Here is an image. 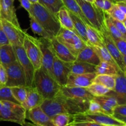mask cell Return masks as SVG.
I'll return each mask as SVG.
<instances>
[{"label":"cell","mask_w":126,"mask_h":126,"mask_svg":"<svg viewBox=\"0 0 126 126\" xmlns=\"http://www.w3.org/2000/svg\"><path fill=\"white\" fill-rule=\"evenodd\" d=\"M33 87L40 93L44 99L55 97L60 91L61 86L43 67L35 70Z\"/></svg>","instance_id":"cell-1"},{"label":"cell","mask_w":126,"mask_h":126,"mask_svg":"<svg viewBox=\"0 0 126 126\" xmlns=\"http://www.w3.org/2000/svg\"><path fill=\"white\" fill-rule=\"evenodd\" d=\"M28 14L33 16L51 36H56L61 28L57 16L39 3L32 4L30 12Z\"/></svg>","instance_id":"cell-2"},{"label":"cell","mask_w":126,"mask_h":126,"mask_svg":"<svg viewBox=\"0 0 126 126\" xmlns=\"http://www.w3.org/2000/svg\"><path fill=\"white\" fill-rule=\"evenodd\" d=\"M82 12L90 23V25L99 32H102L106 28L105 23V12L97 7L94 3L84 0H76Z\"/></svg>","instance_id":"cell-3"},{"label":"cell","mask_w":126,"mask_h":126,"mask_svg":"<svg viewBox=\"0 0 126 126\" xmlns=\"http://www.w3.org/2000/svg\"><path fill=\"white\" fill-rule=\"evenodd\" d=\"M0 121L12 122L22 126L25 122L27 111L18 103L8 101H1Z\"/></svg>","instance_id":"cell-4"},{"label":"cell","mask_w":126,"mask_h":126,"mask_svg":"<svg viewBox=\"0 0 126 126\" xmlns=\"http://www.w3.org/2000/svg\"><path fill=\"white\" fill-rule=\"evenodd\" d=\"M55 38L77 57L79 52L87 46L75 32L61 27Z\"/></svg>","instance_id":"cell-5"},{"label":"cell","mask_w":126,"mask_h":126,"mask_svg":"<svg viewBox=\"0 0 126 126\" xmlns=\"http://www.w3.org/2000/svg\"><path fill=\"white\" fill-rule=\"evenodd\" d=\"M23 47L35 70L40 68L42 66V54L39 39L26 33Z\"/></svg>","instance_id":"cell-6"},{"label":"cell","mask_w":126,"mask_h":126,"mask_svg":"<svg viewBox=\"0 0 126 126\" xmlns=\"http://www.w3.org/2000/svg\"><path fill=\"white\" fill-rule=\"evenodd\" d=\"M17 61L23 70L26 78L27 86H33V79L35 68L26 54L23 46H12Z\"/></svg>","instance_id":"cell-7"},{"label":"cell","mask_w":126,"mask_h":126,"mask_svg":"<svg viewBox=\"0 0 126 126\" xmlns=\"http://www.w3.org/2000/svg\"><path fill=\"white\" fill-rule=\"evenodd\" d=\"M74 123L83 121H91L102 124L106 126H124L125 124L114 118L113 116L102 113H82L74 115Z\"/></svg>","instance_id":"cell-8"},{"label":"cell","mask_w":126,"mask_h":126,"mask_svg":"<svg viewBox=\"0 0 126 126\" xmlns=\"http://www.w3.org/2000/svg\"><path fill=\"white\" fill-rule=\"evenodd\" d=\"M42 54V66L52 77V66L56 57L50 39L45 38H38Z\"/></svg>","instance_id":"cell-9"},{"label":"cell","mask_w":126,"mask_h":126,"mask_svg":"<svg viewBox=\"0 0 126 126\" xmlns=\"http://www.w3.org/2000/svg\"><path fill=\"white\" fill-rule=\"evenodd\" d=\"M1 26L12 46H23L26 33L20 27H18L7 20L1 18Z\"/></svg>","instance_id":"cell-10"},{"label":"cell","mask_w":126,"mask_h":126,"mask_svg":"<svg viewBox=\"0 0 126 126\" xmlns=\"http://www.w3.org/2000/svg\"><path fill=\"white\" fill-rule=\"evenodd\" d=\"M7 75L6 86L12 87L27 86L26 78L22 66L17 61L14 62L6 67Z\"/></svg>","instance_id":"cell-11"},{"label":"cell","mask_w":126,"mask_h":126,"mask_svg":"<svg viewBox=\"0 0 126 126\" xmlns=\"http://www.w3.org/2000/svg\"><path fill=\"white\" fill-rule=\"evenodd\" d=\"M101 33H102L104 45L105 46L110 54L116 62L121 71L126 73V69L125 65H124V60H123V55L118 49L113 38L107 31V27L103 32H101Z\"/></svg>","instance_id":"cell-12"},{"label":"cell","mask_w":126,"mask_h":126,"mask_svg":"<svg viewBox=\"0 0 126 126\" xmlns=\"http://www.w3.org/2000/svg\"><path fill=\"white\" fill-rule=\"evenodd\" d=\"M52 76L61 87L66 86L71 73L70 63L65 62L55 57L52 66Z\"/></svg>","instance_id":"cell-13"},{"label":"cell","mask_w":126,"mask_h":126,"mask_svg":"<svg viewBox=\"0 0 126 126\" xmlns=\"http://www.w3.org/2000/svg\"><path fill=\"white\" fill-rule=\"evenodd\" d=\"M107 95L114 97L118 102V105H126V74L119 71L116 78L114 89Z\"/></svg>","instance_id":"cell-14"},{"label":"cell","mask_w":126,"mask_h":126,"mask_svg":"<svg viewBox=\"0 0 126 126\" xmlns=\"http://www.w3.org/2000/svg\"><path fill=\"white\" fill-rule=\"evenodd\" d=\"M26 119H29L33 124L40 126H56L52 118L43 111L40 106L27 111Z\"/></svg>","instance_id":"cell-15"},{"label":"cell","mask_w":126,"mask_h":126,"mask_svg":"<svg viewBox=\"0 0 126 126\" xmlns=\"http://www.w3.org/2000/svg\"><path fill=\"white\" fill-rule=\"evenodd\" d=\"M96 76L97 74L95 73L81 74V75H76L71 73L69 75L67 83L65 86L69 87H75L87 88L93 83V81Z\"/></svg>","instance_id":"cell-16"},{"label":"cell","mask_w":126,"mask_h":126,"mask_svg":"<svg viewBox=\"0 0 126 126\" xmlns=\"http://www.w3.org/2000/svg\"><path fill=\"white\" fill-rule=\"evenodd\" d=\"M15 0H0V18L7 20L18 27L19 22L14 7Z\"/></svg>","instance_id":"cell-17"},{"label":"cell","mask_w":126,"mask_h":126,"mask_svg":"<svg viewBox=\"0 0 126 126\" xmlns=\"http://www.w3.org/2000/svg\"><path fill=\"white\" fill-rule=\"evenodd\" d=\"M59 93L67 98L87 101H91L94 97L90 94L87 88L84 87H69L62 86L60 88Z\"/></svg>","instance_id":"cell-18"},{"label":"cell","mask_w":126,"mask_h":126,"mask_svg":"<svg viewBox=\"0 0 126 126\" xmlns=\"http://www.w3.org/2000/svg\"><path fill=\"white\" fill-rule=\"evenodd\" d=\"M27 98L23 103H21V105L27 111L35 107L40 106L44 99L38 92V90L33 86H27Z\"/></svg>","instance_id":"cell-19"},{"label":"cell","mask_w":126,"mask_h":126,"mask_svg":"<svg viewBox=\"0 0 126 126\" xmlns=\"http://www.w3.org/2000/svg\"><path fill=\"white\" fill-rule=\"evenodd\" d=\"M55 55L60 60L67 63H72L76 60V57L71 54L66 46L57 40L55 37L50 39Z\"/></svg>","instance_id":"cell-20"},{"label":"cell","mask_w":126,"mask_h":126,"mask_svg":"<svg viewBox=\"0 0 126 126\" xmlns=\"http://www.w3.org/2000/svg\"><path fill=\"white\" fill-rule=\"evenodd\" d=\"M93 99L99 103L105 114L110 116L114 114V109L118 105V102L114 97L111 95H103L94 97Z\"/></svg>","instance_id":"cell-21"},{"label":"cell","mask_w":126,"mask_h":126,"mask_svg":"<svg viewBox=\"0 0 126 126\" xmlns=\"http://www.w3.org/2000/svg\"><path fill=\"white\" fill-rule=\"evenodd\" d=\"M76 60L88 63L95 66H97L100 63V60L94 49L92 46L89 45L79 52L76 57Z\"/></svg>","instance_id":"cell-22"},{"label":"cell","mask_w":126,"mask_h":126,"mask_svg":"<svg viewBox=\"0 0 126 126\" xmlns=\"http://www.w3.org/2000/svg\"><path fill=\"white\" fill-rule=\"evenodd\" d=\"M17 61L13 47L11 44L0 46V63L5 68Z\"/></svg>","instance_id":"cell-23"},{"label":"cell","mask_w":126,"mask_h":126,"mask_svg":"<svg viewBox=\"0 0 126 126\" xmlns=\"http://www.w3.org/2000/svg\"><path fill=\"white\" fill-rule=\"evenodd\" d=\"M70 16L73 21L74 28H75V33L82 39L86 44L88 45V39L87 37V29L86 25L83 20L78 16H76L72 12H70Z\"/></svg>","instance_id":"cell-24"},{"label":"cell","mask_w":126,"mask_h":126,"mask_svg":"<svg viewBox=\"0 0 126 126\" xmlns=\"http://www.w3.org/2000/svg\"><path fill=\"white\" fill-rule=\"evenodd\" d=\"M95 66L92 64L77 60L73 62L70 63L71 73L76 75L95 73Z\"/></svg>","instance_id":"cell-25"},{"label":"cell","mask_w":126,"mask_h":126,"mask_svg":"<svg viewBox=\"0 0 126 126\" xmlns=\"http://www.w3.org/2000/svg\"><path fill=\"white\" fill-rule=\"evenodd\" d=\"M86 29L89 46L102 47L104 45L100 32L89 25H86Z\"/></svg>","instance_id":"cell-26"},{"label":"cell","mask_w":126,"mask_h":126,"mask_svg":"<svg viewBox=\"0 0 126 126\" xmlns=\"http://www.w3.org/2000/svg\"><path fill=\"white\" fill-rule=\"evenodd\" d=\"M56 16L61 27L75 32L73 23L70 16L69 11L65 6L60 9V11L57 14Z\"/></svg>","instance_id":"cell-27"},{"label":"cell","mask_w":126,"mask_h":126,"mask_svg":"<svg viewBox=\"0 0 126 126\" xmlns=\"http://www.w3.org/2000/svg\"><path fill=\"white\" fill-rule=\"evenodd\" d=\"M64 6L68 10V11L72 12L76 16H78L81 18L84 23L87 25H89L90 23L86 17H85L84 14L81 10V7L79 4L76 1V0H62Z\"/></svg>","instance_id":"cell-28"},{"label":"cell","mask_w":126,"mask_h":126,"mask_svg":"<svg viewBox=\"0 0 126 126\" xmlns=\"http://www.w3.org/2000/svg\"><path fill=\"white\" fill-rule=\"evenodd\" d=\"M120 69L110 63L107 62H100L99 65L95 66V73L98 75H117Z\"/></svg>","instance_id":"cell-29"},{"label":"cell","mask_w":126,"mask_h":126,"mask_svg":"<svg viewBox=\"0 0 126 126\" xmlns=\"http://www.w3.org/2000/svg\"><path fill=\"white\" fill-rule=\"evenodd\" d=\"M116 78V75H98L95 77L93 83L100 84L113 91L115 87Z\"/></svg>","instance_id":"cell-30"},{"label":"cell","mask_w":126,"mask_h":126,"mask_svg":"<svg viewBox=\"0 0 126 126\" xmlns=\"http://www.w3.org/2000/svg\"><path fill=\"white\" fill-rule=\"evenodd\" d=\"M38 3L56 16L60 9L63 7L62 0H39Z\"/></svg>","instance_id":"cell-31"},{"label":"cell","mask_w":126,"mask_h":126,"mask_svg":"<svg viewBox=\"0 0 126 126\" xmlns=\"http://www.w3.org/2000/svg\"><path fill=\"white\" fill-rule=\"evenodd\" d=\"M92 47L94 49L95 52L96 54H97V55L99 57L100 62H107L110 63L114 65L116 67H118V65L116 63V62L114 61L113 58L112 57L111 54H110V52H108V49H107L105 46L103 45L102 47L92 46Z\"/></svg>","instance_id":"cell-32"},{"label":"cell","mask_w":126,"mask_h":126,"mask_svg":"<svg viewBox=\"0 0 126 126\" xmlns=\"http://www.w3.org/2000/svg\"><path fill=\"white\" fill-rule=\"evenodd\" d=\"M105 23L107 31L113 39H124L126 40L124 36L122 35L121 33L119 32V31L117 29L115 25L111 22L110 16L107 12H105Z\"/></svg>","instance_id":"cell-33"},{"label":"cell","mask_w":126,"mask_h":126,"mask_svg":"<svg viewBox=\"0 0 126 126\" xmlns=\"http://www.w3.org/2000/svg\"><path fill=\"white\" fill-rule=\"evenodd\" d=\"M54 124L56 126H68L74 123V115L61 113L52 118Z\"/></svg>","instance_id":"cell-34"},{"label":"cell","mask_w":126,"mask_h":126,"mask_svg":"<svg viewBox=\"0 0 126 126\" xmlns=\"http://www.w3.org/2000/svg\"><path fill=\"white\" fill-rule=\"evenodd\" d=\"M30 17V27L32 28V31L35 34H38L39 36H40L41 38H45V39H51L52 38H54V37L51 36L50 35H49L46 32V31L43 28L41 25L36 20L35 18L33 17L31 15H29Z\"/></svg>","instance_id":"cell-35"},{"label":"cell","mask_w":126,"mask_h":126,"mask_svg":"<svg viewBox=\"0 0 126 126\" xmlns=\"http://www.w3.org/2000/svg\"><path fill=\"white\" fill-rule=\"evenodd\" d=\"M87 89L90 94L94 97L107 95L111 91L103 85L96 83H92L87 87Z\"/></svg>","instance_id":"cell-36"},{"label":"cell","mask_w":126,"mask_h":126,"mask_svg":"<svg viewBox=\"0 0 126 126\" xmlns=\"http://www.w3.org/2000/svg\"><path fill=\"white\" fill-rule=\"evenodd\" d=\"M14 97L21 105L25 100L27 95V86H17L11 87Z\"/></svg>","instance_id":"cell-37"},{"label":"cell","mask_w":126,"mask_h":126,"mask_svg":"<svg viewBox=\"0 0 126 126\" xmlns=\"http://www.w3.org/2000/svg\"><path fill=\"white\" fill-rule=\"evenodd\" d=\"M0 101H8L20 104L14 97L11 87L6 86H0Z\"/></svg>","instance_id":"cell-38"},{"label":"cell","mask_w":126,"mask_h":126,"mask_svg":"<svg viewBox=\"0 0 126 126\" xmlns=\"http://www.w3.org/2000/svg\"><path fill=\"white\" fill-rule=\"evenodd\" d=\"M107 13L112 18L121 21V22H123L126 18V15L118 7L116 4H113L111 8L109 11H107Z\"/></svg>","instance_id":"cell-39"},{"label":"cell","mask_w":126,"mask_h":126,"mask_svg":"<svg viewBox=\"0 0 126 126\" xmlns=\"http://www.w3.org/2000/svg\"><path fill=\"white\" fill-rule=\"evenodd\" d=\"M94 4L102 9L105 12H107L109 11L113 6V3L110 0H94Z\"/></svg>","instance_id":"cell-40"},{"label":"cell","mask_w":126,"mask_h":126,"mask_svg":"<svg viewBox=\"0 0 126 126\" xmlns=\"http://www.w3.org/2000/svg\"><path fill=\"white\" fill-rule=\"evenodd\" d=\"M103 113V111L102 110V107L100 105L98 102H96L94 99L91 100L89 104L88 108L86 111V113L89 114H94V113Z\"/></svg>","instance_id":"cell-41"},{"label":"cell","mask_w":126,"mask_h":126,"mask_svg":"<svg viewBox=\"0 0 126 126\" xmlns=\"http://www.w3.org/2000/svg\"><path fill=\"white\" fill-rule=\"evenodd\" d=\"M110 17L111 20L113 22V24L115 25V27H116L117 29L119 31V32L121 33L122 35L124 36V39L126 40V29L123 22H121V21L118 20L116 19H114V18L111 17L110 16Z\"/></svg>","instance_id":"cell-42"},{"label":"cell","mask_w":126,"mask_h":126,"mask_svg":"<svg viewBox=\"0 0 126 126\" xmlns=\"http://www.w3.org/2000/svg\"><path fill=\"white\" fill-rule=\"evenodd\" d=\"M116 46L123 55L126 56V40L124 39H113Z\"/></svg>","instance_id":"cell-43"},{"label":"cell","mask_w":126,"mask_h":126,"mask_svg":"<svg viewBox=\"0 0 126 126\" xmlns=\"http://www.w3.org/2000/svg\"><path fill=\"white\" fill-rule=\"evenodd\" d=\"M7 81V75L6 69L0 63V86H6Z\"/></svg>","instance_id":"cell-44"},{"label":"cell","mask_w":126,"mask_h":126,"mask_svg":"<svg viewBox=\"0 0 126 126\" xmlns=\"http://www.w3.org/2000/svg\"><path fill=\"white\" fill-rule=\"evenodd\" d=\"M9 44L10 43L8 40V38H7V36L2 30V26H1L0 27V46Z\"/></svg>","instance_id":"cell-45"},{"label":"cell","mask_w":126,"mask_h":126,"mask_svg":"<svg viewBox=\"0 0 126 126\" xmlns=\"http://www.w3.org/2000/svg\"><path fill=\"white\" fill-rule=\"evenodd\" d=\"M114 114L126 116V105H118L114 109Z\"/></svg>","instance_id":"cell-46"},{"label":"cell","mask_w":126,"mask_h":126,"mask_svg":"<svg viewBox=\"0 0 126 126\" xmlns=\"http://www.w3.org/2000/svg\"><path fill=\"white\" fill-rule=\"evenodd\" d=\"M71 125L75 126H106L102 124H98V123H94V122L91 121H83V122H77V123H73Z\"/></svg>","instance_id":"cell-47"},{"label":"cell","mask_w":126,"mask_h":126,"mask_svg":"<svg viewBox=\"0 0 126 126\" xmlns=\"http://www.w3.org/2000/svg\"><path fill=\"white\" fill-rule=\"evenodd\" d=\"M18 1H19L22 7H23L28 12V13H30L32 5L30 1L29 0H18Z\"/></svg>","instance_id":"cell-48"},{"label":"cell","mask_w":126,"mask_h":126,"mask_svg":"<svg viewBox=\"0 0 126 126\" xmlns=\"http://www.w3.org/2000/svg\"><path fill=\"white\" fill-rule=\"evenodd\" d=\"M113 116L116 119H118V120L123 122L124 124H126V116H123L119 115V114H114L113 115Z\"/></svg>","instance_id":"cell-49"},{"label":"cell","mask_w":126,"mask_h":126,"mask_svg":"<svg viewBox=\"0 0 126 126\" xmlns=\"http://www.w3.org/2000/svg\"><path fill=\"white\" fill-rule=\"evenodd\" d=\"M118 5V7L121 9V11H123L124 13V14L126 16V4L124 2H118V3H116Z\"/></svg>","instance_id":"cell-50"},{"label":"cell","mask_w":126,"mask_h":126,"mask_svg":"<svg viewBox=\"0 0 126 126\" xmlns=\"http://www.w3.org/2000/svg\"><path fill=\"white\" fill-rule=\"evenodd\" d=\"M22 126H40L34 124H33V123H27V122H25L24 124H23Z\"/></svg>","instance_id":"cell-51"},{"label":"cell","mask_w":126,"mask_h":126,"mask_svg":"<svg viewBox=\"0 0 126 126\" xmlns=\"http://www.w3.org/2000/svg\"><path fill=\"white\" fill-rule=\"evenodd\" d=\"M125 1L126 0H111L112 2L114 4L118 3V2H125Z\"/></svg>","instance_id":"cell-52"},{"label":"cell","mask_w":126,"mask_h":126,"mask_svg":"<svg viewBox=\"0 0 126 126\" xmlns=\"http://www.w3.org/2000/svg\"><path fill=\"white\" fill-rule=\"evenodd\" d=\"M29 1H30L32 4L38 3V2H39V0H29Z\"/></svg>","instance_id":"cell-53"},{"label":"cell","mask_w":126,"mask_h":126,"mask_svg":"<svg viewBox=\"0 0 126 126\" xmlns=\"http://www.w3.org/2000/svg\"><path fill=\"white\" fill-rule=\"evenodd\" d=\"M85 1H87V2H92V3H94V0H84Z\"/></svg>","instance_id":"cell-54"},{"label":"cell","mask_w":126,"mask_h":126,"mask_svg":"<svg viewBox=\"0 0 126 126\" xmlns=\"http://www.w3.org/2000/svg\"><path fill=\"white\" fill-rule=\"evenodd\" d=\"M123 23H124V26H125V28H126V18L125 20H124V21H123Z\"/></svg>","instance_id":"cell-55"},{"label":"cell","mask_w":126,"mask_h":126,"mask_svg":"<svg viewBox=\"0 0 126 126\" xmlns=\"http://www.w3.org/2000/svg\"><path fill=\"white\" fill-rule=\"evenodd\" d=\"M1 107H2V102H1V101H0V110H1Z\"/></svg>","instance_id":"cell-56"},{"label":"cell","mask_w":126,"mask_h":126,"mask_svg":"<svg viewBox=\"0 0 126 126\" xmlns=\"http://www.w3.org/2000/svg\"><path fill=\"white\" fill-rule=\"evenodd\" d=\"M1 26V18H0V27Z\"/></svg>","instance_id":"cell-57"},{"label":"cell","mask_w":126,"mask_h":126,"mask_svg":"<svg viewBox=\"0 0 126 126\" xmlns=\"http://www.w3.org/2000/svg\"><path fill=\"white\" fill-rule=\"evenodd\" d=\"M73 126V125H70V126Z\"/></svg>","instance_id":"cell-58"},{"label":"cell","mask_w":126,"mask_h":126,"mask_svg":"<svg viewBox=\"0 0 126 126\" xmlns=\"http://www.w3.org/2000/svg\"><path fill=\"white\" fill-rule=\"evenodd\" d=\"M125 2V3L126 4V1H125V2Z\"/></svg>","instance_id":"cell-59"},{"label":"cell","mask_w":126,"mask_h":126,"mask_svg":"<svg viewBox=\"0 0 126 126\" xmlns=\"http://www.w3.org/2000/svg\"><path fill=\"white\" fill-rule=\"evenodd\" d=\"M124 126H126V124H125V125H124Z\"/></svg>","instance_id":"cell-60"},{"label":"cell","mask_w":126,"mask_h":126,"mask_svg":"<svg viewBox=\"0 0 126 126\" xmlns=\"http://www.w3.org/2000/svg\"><path fill=\"white\" fill-rule=\"evenodd\" d=\"M110 1H111V0H110Z\"/></svg>","instance_id":"cell-61"}]
</instances>
